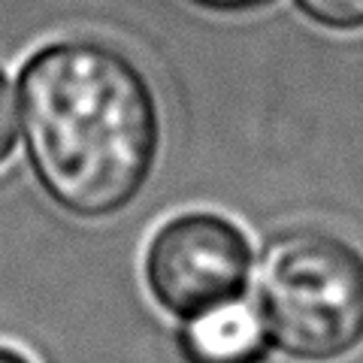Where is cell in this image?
Returning a JSON list of instances; mask_svg holds the SVG:
<instances>
[{
  "mask_svg": "<svg viewBox=\"0 0 363 363\" xmlns=\"http://www.w3.org/2000/svg\"><path fill=\"white\" fill-rule=\"evenodd\" d=\"M21 130L43 188L85 218H104L140 194L157 155L149 82L118 49L52 43L21 70Z\"/></svg>",
  "mask_w": 363,
  "mask_h": 363,
  "instance_id": "cell-1",
  "label": "cell"
},
{
  "mask_svg": "<svg viewBox=\"0 0 363 363\" xmlns=\"http://www.w3.org/2000/svg\"><path fill=\"white\" fill-rule=\"evenodd\" d=\"M267 333L300 360H336L363 342V257L339 236L294 230L257 269Z\"/></svg>",
  "mask_w": 363,
  "mask_h": 363,
  "instance_id": "cell-2",
  "label": "cell"
},
{
  "mask_svg": "<svg viewBox=\"0 0 363 363\" xmlns=\"http://www.w3.org/2000/svg\"><path fill=\"white\" fill-rule=\"evenodd\" d=\"M248 242L240 227L212 212H188L167 221L145 252V281L173 315L194 318L242 294Z\"/></svg>",
  "mask_w": 363,
  "mask_h": 363,
  "instance_id": "cell-3",
  "label": "cell"
},
{
  "mask_svg": "<svg viewBox=\"0 0 363 363\" xmlns=\"http://www.w3.org/2000/svg\"><path fill=\"white\" fill-rule=\"evenodd\" d=\"M267 336L264 315L236 297L188 318L179 345L188 363H260Z\"/></svg>",
  "mask_w": 363,
  "mask_h": 363,
  "instance_id": "cell-4",
  "label": "cell"
},
{
  "mask_svg": "<svg viewBox=\"0 0 363 363\" xmlns=\"http://www.w3.org/2000/svg\"><path fill=\"white\" fill-rule=\"evenodd\" d=\"M306 16L327 28H363V0H297Z\"/></svg>",
  "mask_w": 363,
  "mask_h": 363,
  "instance_id": "cell-5",
  "label": "cell"
},
{
  "mask_svg": "<svg viewBox=\"0 0 363 363\" xmlns=\"http://www.w3.org/2000/svg\"><path fill=\"white\" fill-rule=\"evenodd\" d=\"M16 149V100L6 76L0 73V164Z\"/></svg>",
  "mask_w": 363,
  "mask_h": 363,
  "instance_id": "cell-6",
  "label": "cell"
},
{
  "mask_svg": "<svg viewBox=\"0 0 363 363\" xmlns=\"http://www.w3.org/2000/svg\"><path fill=\"white\" fill-rule=\"evenodd\" d=\"M200 6H209V9H245V6H255L260 0H194Z\"/></svg>",
  "mask_w": 363,
  "mask_h": 363,
  "instance_id": "cell-7",
  "label": "cell"
},
{
  "mask_svg": "<svg viewBox=\"0 0 363 363\" xmlns=\"http://www.w3.org/2000/svg\"><path fill=\"white\" fill-rule=\"evenodd\" d=\"M0 363H30L21 351L16 348H9V345H0Z\"/></svg>",
  "mask_w": 363,
  "mask_h": 363,
  "instance_id": "cell-8",
  "label": "cell"
}]
</instances>
